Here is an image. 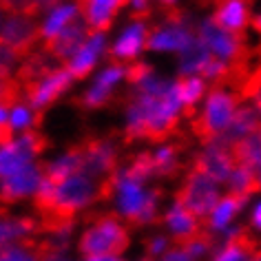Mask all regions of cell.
<instances>
[{"mask_svg": "<svg viewBox=\"0 0 261 261\" xmlns=\"http://www.w3.org/2000/svg\"><path fill=\"white\" fill-rule=\"evenodd\" d=\"M162 197H164L162 188L146 191L144 184L130 181L124 175V168L115 173V213L130 226H148L162 221V217H158Z\"/></svg>", "mask_w": 261, "mask_h": 261, "instance_id": "6da1fadb", "label": "cell"}, {"mask_svg": "<svg viewBox=\"0 0 261 261\" xmlns=\"http://www.w3.org/2000/svg\"><path fill=\"white\" fill-rule=\"evenodd\" d=\"M130 246V232L117 213H104L91 221L77 237V252L82 257L120 254Z\"/></svg>", "mask_w": 261, "mask_h": 261, "instance_id": "7a4b0ae2", "label": "cell"}, {"mask_svg": "<svg viewBox=\"0 0 261 261\" xmlns=\"http://www.w3.org/2000/svg\"><path fill=\"white\" fill-rule=\"evenodd\" d=\"M239 104L241 100L237 97V93H226L224 89H208L206 107L201 111V115H197L191 122V133L204 146L211 144L213 140H217L226 133Z\"/></svg>", "mask_w": 261, "mask_h": 261, "instance_id": "3957f363", "label": "cell"}, {"mask_svg": "<svg viewBox=\"0 0 261 261\" xmlns=\"http://www.w3.org/2000/svg\"><path fill=\"white\" fill-rule=\"evenodd\" d=\"M100 201V184L87 175H75L56 186L51 208L40 219H75L77 213L87 211Z\"/></svg>", "mask_w": 261, "mask_h": 261, "instance_id": "277c9868", "label": "cell"}, {"mask_svg": "<svg viewBox=\"0 0 261 261\" xmlns=\"http://www.w3.org/2000/svg\"><path fill=\"white\" fill-rule=\"evenodd\" d=\"M175 201L186 206L188 211L195 213L199 219H208L211 213L221 201L219 184L208 177V175L188 166L184 181H181V186L177 188V193H175Z\"/></svg>", "mask_w": 261, "mask_h": 261, "instance_id": "5b68a950", "label": "cell"}, {"mask_svg": "<svg viewBox=\"0 0 261 261\" xmlns=\"http://www.w3.org/2000/svg\"><path fill=\"white\" fill-rule=\"evenodd\" d=\"M199 36L206 42L215 58L230 64H241V62H252L254 60V49L248 47L246 34H232L211 18H206L199 24Z\"/></svg>", "mask_w": 261, "mask_h": 261, "instance_id": "8992f818", "label": "cell"}, {"mask_svg": "<svg viewBox=\"0 0 261 261\" xmlns=\"http://www.w3.org/2000/svg\"><path fill=\"white\" fill-rule=\"evenodd\" d=\"M42 38V22L38 18L3 14L0 42H3V49H9L18 60H24L29 54H34Z\"/></svg>", "mask_w": 261, "mask_h": 261, "instance_id": "52a82bcc", "label": "cell"}, {"mask_svg": "<svg viewBox=\"0 0 261 261\" xmlns=\"http://www.w3.org/2000/svg\"><path fill=\"white\" fill-rule=\"evenodd\" d=\"M232 144L224 138L213 140L211 144L204 146V151L193 155V164L191 168L208 175L211 179H215L217 184L230 179V175L234 173V162H232V153H230Z\"/></svg>", "mask_w": 261, "mask_h": 261, "instance_id": "ba28073f", "label": "cell"}, {"mask_svg": "<svg viewBox=\"0 0 261 261\" xmlns=\"http://www.w3.org/2000/svg\"><path fill=\"white\" fill-rule=\"evenodd\" d=\"M91 36H93L91 27L84 22V18L77 16L75 20L71 22L67 29H62L58 36L44 38L40 42V49H44L47 54H51L56 60H60L64 67H67V64L84 49V44L89 42Z\"/></svg>", "mask_w": 261, "mask_h": 261, "instance_id": "9c48e42d", "label": "cell"}, {"mask_svg": "<svg viewBox=\"0 0 261 261\" xmlns=\"http://www.w3.org/2000/svg\"><path fill=\"white\" fill-rule=\"evenodd\" d=\"M42 160L34 162V164L22 166L20 171L3 177V204H18V201L34 197L38 193V188L42 184Z\"/></svg>", "mask_w": 261, "mask_h": 261, "instance_id": "30bf717a", "label": "cell"}, {"mask_svg": "<svg viewBox=\"0 0 261 261\" xmlns=\"http://www.w3.org/2000/svg\"><path fill=\"white\" fill-rule=\"evenodd\" d=\"M199 31L191 27V22H171L162 20L148 31L144 51H184Z\"/></svg>", "mask_w": 261, "mask_h": 261, "instance_id": "8fae6325", "label": "cell"}, {"mask_svg": "<svg viewBox=\"0 0 261 261\" xmlns=\"http://www.w3.org/2000/svg\"><path fill=\"white\" fill-rule=\"evenodd\" d=\"M75 77L71 75V71L67 67L58 69L56 73H51L49 77L36 82V84H29L24 87V97H27V104L34 111H44L47 107H51L58 97H60L64 91H67L71 84H73Z\"/></svg>", "mask_w": 261, "mask_h": 261, "instance_id": "7c38bea8", "label": "cell"}, {"mask_svg": "<svg viewBox=\"0 0 261 261\" xmlns=\"http://www.w3.org/2000/svg\"><path fill=\"white\" fill-rule=\"evenodd\" d=\"M162 224L166 226V230L175 244H186L188 239L197 237V234L204 230L201 219L197 215L191 213L186 206H181L179 201H175V199L164 211V215H162Z\"/></svg>", "mask_w": 261, "mask_h": 261, "instance_id": "4fadbf2b", "label": "cell"}, {"mask_svg": "<svg viewBox=\"0 0 261 261\" xmlns=\"http://www.w3.org/2000/svg\"><path fill=\"white\" fill-rule=\"evenodd\" d=\"M191 144L193 142L188 140V135L179 133L177 140L171 142V144L162 146L160 151L153 153V160H155V177H162V179H175L177 175L184 171V162H181V155L186 151H191Z\"/></svg>", "mask_w": 261, "mask_h": 261, "instance_id": "5bb4252c", "label": "cell"}, {"mask_svg": "<svg viewBox=\"0 0 261 261\" xmlns=\"http://www.w3.org/2000/svg\"><path fill=\"white\" fill-rule=\"evenodd\" d=\"M42 173L44 177L51 179L54 184H62L69 177L75 175H84V151L80 142H73L67 151H64L58 160L42 162Z\"/></svg>", "mask_w": 261, "mask_h": 261, "instance_id": "9a60e30c", "label": "cell"}, {"mask_svg": "<svg viewBox=\"0 0 261 261\" xmlns=\"http://www.w3.org/2000/svg\"><path fill=\"white\" fill-rule=\"evenodd\" d=\"M250 9L252 0H217L213 20L232 34H246V27L252 24Z\"/></svg>", "mask_w": 261, "mask_h": 261, "instance_id": "2e32d148", "label": "cell"}, {"mask_svg": "<svg viewBox=\"0 0 261 261\" xmlns=\"http://www.w3.org/2000/svg\"><path fill=\"white\" fill-rule=\"evenodd\" d=\"M40 219L31 217V215H9L5 213L3 224H0V244L3 248L29 244V239L36 232H40Z\"/></svg>", "mask_w": 261, "mask_h": 261, "instance_id": "e0dca14e", "label": "cell"}, {"mask_svg": "<svg viewBox=\"0 0 261 261\" xmlns=\"http://www.w3.org/2000/svg\"><path fill=\"white\" fill-rule=\"evenodd\" d=\"M148 29L146 22H133L130 27L124 31L122 38L117 40L113 47L109 49L107 58L109 60H135V56L140 54V51H144L146 47V40H148Z\"/></svg>", "mask_w": 261, "mask_h": 261, "instance_id": "ac0fdd59", "label": "cell"}, {"mask_svg": "<svg viewBox=\"0 0 261 261\" xmlns=\"http://www.w3.org/2000/svg\"><path fill=\"white\" fill-rule=\"evenodd\" d=\"M248 199H250V197H244V195H232V193L224 195L221 201L217 204V208L211 213V217L204 221V224H206L204 228L208 232H213L215 237L221 234L226 228L232 226V219L237 217L241 211H244V206L248 204Z\"/></svg>", "mask_w": 261, "mask_h": 261, "instance_id": "d6986e66", "label": "cell"}, {"mask_svg": "<svg viewBox=\"0 0 261 261\" xmlns=\"http://www.w3.org/2000/svg\"><path fill=\"white\" fill-rule=\"evenodd\" d=\"M257 130H261L259 111H257L254 104L244 102V104H239V109H237V113H234V117H232L230 126L226 128V133L221 135V138L228 140L230 144H234V142L244 140V138H248V135L257 133Z\"/></svg>", "mask_w": 261, "mask_h": 261, "instance_id": "ffe728a7", "label": "cell"}, {"mask_svg": "<svg viewBox=\"0 0 261 261\" xmlns=\"http://www.w3.org/2000/svg\"><path fill=\"white\" fill-rule=\"evenodd\" d=\"M179 77H186V75H195V73H201L206 69V64L213 60V54L211 49L206 47V42L201 40V36L197 34L191 40V44L179 54Z\"/></svg>", "mask_w": 261, "mask_h": 261, "instance_id": "44dd1931", "label": "cell"}, {"mask_svg": "<svg viewBox=\"0 0 261 261\" xmlns=\"http://www.w3.org/2000/svg\"><path fill=\"white\" fill-rule=\"evenodd\" d=\"M102 49H104V34H95V31H93V36L89 38V42L84 44V49L67 64V69L71 71V75H73L75 80L87 77L91 71L95 69L97 58H100Z\"/></svg>", "mask_w": 261, "mask_h": 261, "instance_id": "7402d4cb", "label": "cell"}, {"mask_svg": "<svg viewBox=\"0 0 261 261\" xmlns=\"http://www.w3.org/2000/svg\"><path fill=\"white\" fill-rule=\"evenodd\" d=\"M232 162H234V168H252L257 171V166L261 164V130L257 133L248 135V138L234 142L232 148Z\"/></svg>", "mask_w": 261, "mask_h": 261, "instance_id": "603a6c76", "label": "cell"}, {"mask_svg": "<svg viewBox=\"0 0 261 261\" xmlns=\"http://www.w3.org/2000/svg\"><path fill=\"white\" fill-rule=\"evenodd\" d=\"M257 252H261L257 241L250 237V232H246L244 237L237 241H226V244H221L217 250H215L211 261H250V257Z\"/></svg>", "mask_w": 261, "mask_h": 261, "instance_id": "cb8c5ba5", "label": "cell"}, {"mask_svg": "<svg viewBox=\"0 0 261 261\" xmlns=\"http://www.w3.org/2000/svg\"><path fill=\"white\" fill-rule=\"evenodd\" d=\"M175 87H177L181 107H184V117H193L195 120V104L204 97L208 84L199 75H186V77H177Z\"/></svg>", "mask_w": 261, "mask_h": 261, "instance_id": "d4e9b609", "label": "cell"}, {"mask_svg": "<svg viewBox=\"0 0 261 261\" xmlns=\"http://www.w3.org/2000/svg\"><path fill=\"white\" fill-rule=\"evenodd\" d=\"M77 16H80V11H77L75 5H62V7H58L56 11H51V14L47 16V20L42 22V36L44 38L58 36L62 29H67Z\"/></svg>", "mask_w": 261, "mask_h": 261, "instance_id": "484cf974", "label": "cell"}, {"mask_svg": "<svg viewBox=\"0 0 261 261\" xmlns=\"http://www.w3.org/2000/svg\"><path fill=\"white\" fill-rule=\"evenodd\" d=\"M117 95L113 93V89L100 87V84H93L91 89H87L80 97H73V104L82 111H95V109H104L109 107L111 102H115Z\"/></svg>", "mask_w": 261, "mask_h": 261, "instance_id": "4316f807", "label": "cell"}, {"mask_svg": "<svg viewBox=\"0 0 261 261\" xmlns=\"http://www.w3.org/2000/svg\"><path fill=\"white\" fill-rule=\"evenodd\" d=\"M124 175L130 181L146 184L148 179H155V160L153 153H138L130 158V164L124 168Z\"/></svg>", "mask_w": 261, "mask_h": 261, "instance_id": "83f0119b", "label": "cell"}, {"mask_svg": "<svg viewBox=\"0 0 261 261\" xmlns=\"http://www.w3.org/2000/svg\"><path fill=\"white\" fill-rule=\"evenodd\" d=\"M228 184V193L232 195H244V197H252L254 193H259V181H257V173L252 168H234V173L230 175Z\"/></svg>", "mask_w": 261, "mask_h": 261, "instance_id": "f1b7e54d", "label": "cell"}, {"mask_svg": "<svg viewBox=\"0 0 261 261\" xmlns=\"http://www.w3.org/2000/svg\"><path fill=\"white\" fill-rule=\"evenodd\" d=\"M177 246L184 248V250L191 254L193 261H201L204 257H208V254L213 252V248H215V234L208 232L206 228H204V230H201L197 237L188 239L186 244H177Z\"/></svg>", "mask_w": 261, "mask_h": 261, "instance_id": "f546056e", "label": "cell"}, {"mask_svg": "<svg viewBox=\"0 0 261 261\" xmlns=\"http://www.w3.org/2000/svg\"><path fill=\"white\" fill-rule=\"evenodd\" d=\"M0 261H42V252L38 244H18L7 246L0 252Z\"/></svg>", "mask_w": 261, "mask_h": 261, "instance_id": "4dcf8cb0", "label": "cell"}, {"mask_svg": "<svg viewBox=\"0 0 261 261\" xmlns=\"http://www.w3.org/2000/svg\"><path fill=\"white\" fill-rule=\"evenodd\" d=\"M0 5H3V14L27 16V18H36L42 14L40 0H0Z\"/></svg>", "mask_w": 261, "mask_h": 261, "instance_id": "1f68e13d", "label": "cell"}, {"mask_svg": "<svg viewBox=\"0 0 261 261\" xmlns=\"http://www.w3.org/2000/svg\"><path fill=\"white\" fill-rule=\"evenodd\" d=\"M173 244L175 241L168 234H151L144 241V257L151 261H160L173 248Z\"/></svg>", "mask_w": 261, "mask_h": 261, "instance_id": "d6a6232c", "label": "cell"}, {"mask_svg": "<svg viewBox=\"0 0 261 261\" xmlns=\"http://www.w3.org/2000/svg\"><path fill=\"white\" fill-rule=\"evenodd\" d=\"M153 77V67H148L146 62H133V64H126V80L133 89L142 87L146 80H151Z\"/></svg>", "mask_w": 261, "mask_h": 261, "instance_id": "836d02e7", "label": "cell"}, {"mask_svg": "<svg viewBox=\"0 0 261 261\" xmlns=\"http://www.w3.org/2000/svg\"><path fill=\"white\" fill-rule=\"evenodd\" d=\"M122 77H126V67L124 64H111V67H107L102 71L100 75H97L95 84H100V87H107V89H113L117 80H122Z\"/></svg>", "mask_w": 261, "mask_h": 261, "instance_id": "e575fe53", "label": "cell"}, {"mask_svg": "<svg viewBox=\"0 0 261 261\" xmlns=\"http://www.w3.org/2000/svg\"><path fill=\"white\" fill-rule=\"evenodd\" d=\"M133 3V11H130V20L133 22H144L153 16V7L148 0H130Z\"/></svg>", "mask_w": 261, "mask_h": 261, "instance_id": "d590c367", "label": "cell"}, {"mask_svg": "<svg viewBox=\"0 0 261 261\" xmlns=\"http://www.w3.org/2000/svg\"><path fill=\"white\" fill-rule=\"evenodd\" d=\"M160 261H193V259H191V254H188V252L184 250V248L175 244V246H173L171 250H168V252H166Z\"/></svg>", "mask_w": 261, "mask_h": 261, "instance_id": "8d00e7d4", "label": "cell"}, {"mask_svg": "<svg viewBox=\"0 0 261 261\" xmlns=\"http://www.w3.org/2000/svg\"><path fill=\"white\" fill-rule=\"evenodd\" d=\"M42 261H73L67 252H42Z\"/></svg>", "mask_w": 261, "mask_h": 261, "instance_id": "74e56055", "label": "cell"}, {"mask_svg": "<svg viewBox=\"0 0 261 261\" xmlns=\"http://www.w3.org/2000/svg\"><path fill=\"white\" fill-rule=\"evenodd\" d=\"M250 226L254 228L257 232H261V201L257 206H254V211H252V217H250Z\"/></svg>", "mask_w": 261, "mask_h": 261, "instance_id": "f35d334b", "label": "cell"}, {"mask_svg": "<svg viewBox=\"0 0 261 261\" xmlns=\"http://www.w3.org/2000/svg\"><path fill=\"white\" fill-rule=\"evenodd\" d=\"M82 261H126V259L117 257V254H102V257H84Z\"/></svg>", "mask_w": 261, "mask_h": 261, "instance_id": "ab89813d", "label": "cell"}, {"mask_svg": "<svg viewBox=\"0 0 261 261\" xmlns=\"http://www.w3.org/2000/svg\"><path fill=\"white\" fill-rule=\"evenodd\" d=\"M40 5H42V11H56L58 7H62L60 0H40Z\"/></svg>", "mask_w": 261, "mask_h": 261, "instance_id": "60d3db41", "label": "cell"}, {"mask_svg": "<svg viewBox=\"0 0 261 261\" xmlns=\"http://www.w3.org/2000/svg\"><path fill=\"white\" fill-rule=\"evenodd\" d=\"M252 29L257 31V34H261V16H254L252 18Z\"/></svg>", "mask_w": 261, "mask_h": 261, "instance_id": "b9f144b4", "label": "cell"}, {"mask_svg": "<svg viewBox=\"0 0 261 261\" xmlns=\"http://www.w3.org/2000/svg\"><path fill=\"white\" fill-rule=\"evenodd\" d=\"M254 173H257V181H259V191H261V164L257 166V171H254Z\"/></svg>", "mask_w": 261, "mask_h": 261, "instance_id": "7bdbcfd3", "label": "cell"}, {"mask_svg": "<svg viewBox=\"0 0 261 261\" xmlns=\"http://www.w3.org/2000/svg\"><path fill=\"white\" fill-rule=\"evenodd\" d=\"M160 3L164 5V7H173V5H175V0H160Z\"/></svg>", "mask_w": 261, "mask_h": 261, "instance_id": "ee69618b", "label": "cell"}, {"mask_svg": "<svg viewBox=\"0 0 261 261\" xmlns=\"http://www.w3.org/2000/svg\"><path fill=\"white\" fill-rule=\"evenodd\" d=\"M140 261H151V259H146V257H144V259H140Z\"/></svg>", "mask_w": 261, "mask_h": 261, "instance_id": "f6af8a7d", "label": "cell"}, {"mask_svg": "<svg viewBox=\"0 0 261 261\" xmlns=\"http://www.w3.org/2000/svg\"><path fill=\"white\" fill-rule=\"evenodd\" d=\"M254 58H257V60H261V58H259V56H254Z\"/></svg>", "mask_w": 261, "mask_h": 261, "instance_id": "bcb514c9", "label": "cell"}]
</instances>
